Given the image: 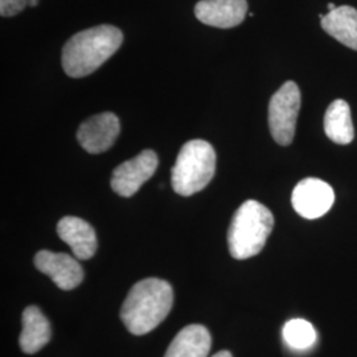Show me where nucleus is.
<instances>
[{
  "label": "nucleus",
  "instance_id": "f257e3e1",
  "mask_svg": "<svg viewBox=\"0 0 357 357\" xmlns=\"http://www.w3.org/2000/svg\"><path fill=\"white\" fill-rule=\"evenodd\" d=\"M123 43L122 31L102 24L81 31L65 43L61 64L72 78L91 75L107 61Z\"/></svg>",
  "mask_w": 357,
  "mask_h": 357
},
{
  "label": "nucleus",
  "instance_id": "f03ea898",
  "mask_svg": "<svg viewBox=\"0 0 357 357\" xmlns=\"http://www.w3.org/2000/svg\"><path fill=\"white\" fill-rule=\"evenodd\" d=\"M174 305V290L168 282L147 278L135 283L121 308V320L128 332L142 336L166 319Z\"/></svg>",
  "mask_w": 357,
  "mask_h": 357
},
{
  "label": "nucleus",
  "instance_id": "7ed1b4c3",
  "mask_svg": "<svg viewBox=\"0 0 357 357\" xmlns=\"http://www.w3.org/2000/svg\"><path fill=\"white\" fill-rule=\"evenodd\" d=\"M274 228V216L255 200L245 202L233 215L228 229L229 253L236 259L259 255Z\"/></svg>",
  "mask_w": 357,
  "mask_h": 357
},
{
  "label": "nucleus",
  "instance_id": "20e7f679",
  "mask_svg": "<svg viewBox=\"0 0 357 357\" xmlns=\"http://www.w3.org/2000/svg\"><path fill=\"white\" fill-rule=\"evenodd\" d=\"M216 160L211 143L202 139L184 143L171 171L174 191L185 197L203 191L215 176Z\"/></svg>",
  "mask_w": 357,
  "mask_h": 357
},
{
  "label": "nucleus",
  "instance_id": "39448f33",
  "mask_svg": "<svg viewBox=\"0 0 357 357\" xmlns=\"http://www.w3.org/2000/svg\"><path fill=\"white\" fill-rule=\"evenodd\" d=\"M301 103V90L294 81L284 82L270 100L268 128L280 146L293 143Z\"/></svg>",
  "mask_w": 357,
  "mask_h": 357
},
{
  "label": "nucleus",
  "instance_id": "423d86ee",
  "mask_svg": "<svg viewBox=\"0 0 357 357\" xmlns=\"http://www.w3.org/2000/svg\"><path fill=\"white\" fill-rule=\"evenodd\" d=\"M158 165V155L153 150H144L123 162L113 171L110 181L113 191L122 197L134 196L149 178H153Z\"/></svg>",
  "mask_w": 357,
  "mask_h": 357
},
{
  "label": "nucleus",
  "instance_id": "0eeeda50",
  "mask_svg": "<svg viewBox=\"0 0 357 357\" xmlns=\"http://www.w3.org/2000/svg\"><path fill=\"white\" fill-rule=\"evenodd\" d=\"M335 203L331 185L317 178H303L296 184L291 195V204L299 216L317 220L324 216Z\"/></svg>",
  "mask_w": 357,
  "mask_h": 357
},
{
  "label": "nucleus",
  "instance_id": "6e6552de",
  "mask_svg": "<svg viewBox=\"0 0 357 357\" xmlns=\"http://www.w3.org/2000/svg\"><path fill=\"white\" fill-rule=\"evenodd\" d=\"M35 266L65 291L76 289L84 281V268L72 255L40 250L35 255Z\"/></svg>",
  "mask_w": 357,
  "mask_h": 357
},
{
  "label": "nucleus",
  "instance_id": "1a4fd4ad",
  "mask_svg": "<svg viewBox=\"0 0 357 357\" xmlns=\"http://www.w3.org/2000/svg\"><path fill=\"white\" fill-rule=\"evenodd\" d=\"M121 122L114 113H101L86 119L77 131L81 147L89 153H102L114 144Z\"/></svg>",
  "mask_w": 357,
  "mask_h": 357
},
{
  "label": "nucleus",
  "instance_id": "9d476101",
  "mask_svg": "<svg viewBox=\"0 0 357 357\" xmlns=\"http://www.w3.org/2000/svg\"><path fill=\"white\" fill-rule=\"evenodd\" d=\"M248 7L246 0H200L195 6V15L206 26L228 29L243 23Z\"/></svg>",
  "mask_w": 357,
  "mask_h": 357
},
{
  "label": "nucleus",
  "instance_id": "9b49d317",
  "mask_svg": "<svg viewBox=\"0 0 357 357\" xmlns=\"http://www.w3.org/2000/svg\"><path fill=\"white\" fill-rule=\"evenodd\" d=\"M57 234L70 246L73 255L79 261L90 259L97 252L98 241L96 230L79 217H63L57 224Z\"/></svg>",
  "mask_w": 357,
  "mask_h": 357
},
{
  "label": "nucleus",
  "instance_id": "f8f14e48",
  "mask_svg": "<svg viewBox=\"0 0 357 357\" xmlns=\"http://www.w3.org/2000/svg\"><path fill=\"white\" fill-rule=\"evenodd\" d=\"M22 326L23 330L19 337V344L24 354H36L50 343L51 326L38 307H26L22 317Z\"/></svg>",
  "mask_w": 357,
  "mask_h": 357
},
{
  "label": "nucleus",
  "instance_id": "ddd939ff",
  "mask_svg": "<svg viewBox=\"0 0 357 357\" xmlns=\"http://www.w3.org/2000/svg\"><path fill=\"white\" fill-rule=\"evenodd\" d=\"M321 28L345 47L357 51V10L340 6L327 15H320Z\"/></svg>",
  "mask_w": 357,
  "mask_h": 357
},
{
  "label": "nucleus",
  "instance_id": "4468645a",
  "mask_svg": "<svg viewBox=\"0 0 357 357\" xmlns=\"http://www.w3.org/2000/svg\"><path fill=\"white\" fill-rule=\"evenodd\" d=\"M212 345L211 333L202 324H190L174 337L165 357H206Z\"/></svg>",
  "mask_w": 357,
  "mask_h": 357
},
{
  "label": "nucleus",
  "instance_id": "2eb2a0df",
  "mask_svg": "<svg viewBox=\"0 0 357 357\" xmlns=\"http://www.w3.org/2000/svg\"><path fill=\"white\" fill-rule=\"evenodd\" d=\"M324 132L337 144H349L355 138L351 109L344 100H335L324 115Z\"/></svg>",
  "mask_w": 357,
  "mask_h": 357
},
{
  "label": "nucleus",
  "instance_id": "dca6fc26",
  "mask_svg": "<svg viewBox=\"0 0 357 357\" xmlns=\"http://www.w3.org/2000/svg\"><path fill=\"white\" fill-rule=\"evenodd\" d=\"M283 339L293 349H308L317 342V331L314 326L305 319L289 320L283 327Z\"/></svg>",
  "mask_w": 357,
  "mask_h": 357
},
{
  "label": "nucleus",
  "instance_id": "f3484780",
  "mask_svg": "<svg viewBox=\"0 0 357 357\" xmlns=\"http://www.w3.org/2000/svg\"><path fill=\"white\" fill-rule=\"evenodd\" d=\"M28 6L26 0H0V15L3 17L15 16Z\"/></svg>",
  "mask_w": 357,
  "mask_h": 357
},
{
  "label": "nucleus",
  "instance_id": "a211bd4d",
  "mask_svg": "<svg viewBox=\"0 0 357 357\" xmlns=\"http://www.w3.org/2000/svg\"><path fill=\"white\" fill-rule=\"evenodd\" d=\"M212 357H233L229 351H220L216 355H213Z\"/></svg>",
  "mask_w": 357,
  "mask_h": 357
},
{
  "label": "nucleus",
  "instance_id": "6ab92c4d",
  "mask_svg": "<svg viewBox=\"0 0 357 357\" xmlns=\"http://www.w3.org/2000/svg\"><path fill=\"white\" fill-rule=\"evenodd\" d=\"M26 1H28V6L31 7H36L38 3V0H26Z\"/></svg>",
  "mask_w": 357,
  "mask_h": 357
},
{
  "label": "nucleus",
  "instance_id": "aec40b11",
  "mask_svg": "<svg viewBox=\"0 0 357 357\" xmlns=\"http://www.w3.org/2000/svg\"><path fill=\"white\" fill-rule=\"evenodd\" d=\"M335 8H336V6H335L333 3H328V13H330V11H333Z\"/></svg>",
  "mask_w": 357,
  "mask_h": 357
}]
</instances>
